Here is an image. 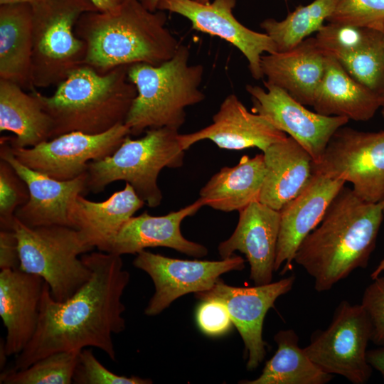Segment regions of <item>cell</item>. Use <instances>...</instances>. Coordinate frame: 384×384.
<instances>
[{"label": "cell", "mask_w": 384, "mask_h": 384, "mask_svg": "<svg viewBox=\"0 0 384 384\" xmlns=\"http://www.w3.org/2000/svg\"><path fill=\"white\" fill-rule=\"evenodd\" d=\"M90 279L71 297L58 302L45 282L36 332L16 356V370L56 352L94 347L116 361L112 336L125 329L122 298L130 279L120 255L94 252L81 255Z\"/></svg>", "instance_id": "cell-1"}, {"label": "cell", "mask_w": 384, "mask_h": 384, "mask_svg": "<svg viewBox=\"0 0 384 384\" xmlns=\"http://www.w3.org/2000/svg\"><path fill=\"white\" fill-rule=\"evenodd\" d=\"M383 207L384 201H364L345 186L334 198L294 259L314 278L317 292L329 291L355 270L367 267L383 220Z\"/></svg>", "instance_id": "cell-2"}, {"label": "cell", "mask_w": 384, "mask_h": 384, "mask_svg": "<svg viewBox=\"0 0 384 384\" xmlns=\"http://www.w3.org/2000/svg\"><path fill=\"white\" fill-rule=\"evenodd\" d=\"M166 20L164 11H151L138 0H127L111 12H85L75 30L86 43L84 65L105 73L121 65H158L170 60L180 43Z\"/></svg>", "instance_id": "cell-3"}, {"label": "cell", "mask_w": 384, "mask_h": 384, "mask_svg": "<svg viewBox=\"0 0 384 384\" xmlns=\"http://www.w3.org/2000/svg\"><path fill=\"white\" fill-rule=\"evenodd\" d=\"M128 66L100 73L83 65L58 85L50 96L32 90L53 121L50 139L71 132L100 134L124 124L137 95L128 79Z\"/></svg>", "instance_id": "cell-4"}, {"label": "cell", "mask_w": 384, "mask_h": 384, "mask_svg": "<svg viewBox=\"0 0 384 384\" xmlns=\"http://www.w3.org/2000/svg\"><path fill=\"white\" fill-rule=\"evenodd\" d=\"M189 56L188 48L180 44L175 55L160 65L128 66V79L137 91L124 122L131 135L161 127L178 130L186 121V108L204 100L199 88L204 68L190 65Z\"/></svg>", "instance_id": "cell-5"}, {"label": "cell", "mask_w": 384, "mask_h": 384, "mask_svg": "<svg viewBox=\"0 0 384 384\" xmlns=\"http://www.w3.org/2000/svg\"><path fill=\"white\" fill-rule=\"evenodd\" d=\"M178 130L168 127L149 129L137 139L127 137L110 156L89 162L87 192H102L110 183L124 181L151 208L160 205L163 195L157 179L165 167L176 169L183 164L184 150Z\"/></svg>", "instance_id": "cell-6"}, {"label": "cell", "mask_w": 384, "mask_h": 384, "mask_svg": "<svg viewBox=\"0 0 384 384\" xmlns=\"http://www.w3.org/2000/svg\"><path fill=\"white\" fill-rule=\"evenodd\" d=\"M34 87L58 85L84 65L86 43L75 26L87 11H98L89 0H36L32 4Z\"/></svg>", "instance_id": "cell-7"}, {"label": "cell", "mask_w": 384, "mask_h": 384, "mask_svg": "<svg viewBox=\"0 0 384 384\" xmlns=\"http://www.w3.org/2000/svg\"><path fill=\"white\" fill-rule=\"evenodd\" d=\"M13 230L18 244L19 269L43 279L55 300L69 299L90 279L91 270L78 257L94 247L76 229L59 225L30 228L15 218Z\"/></svg>", "instance_id": "cell-8"}, {"label": "cell", "mask_w": 384, "mask_h": 384, "mask_svg": "<svg viewBox=\"0 0 384 384\" xmlns=\"http://www.w3.org/2000/svg\"><path fill=\"white\" fill-rule=\"evenodd\" d=\"M371 336V323L361 304L343 300L329 326L315 331L303 349L326 373L343 376L353 384H365L373 372L367 360Z\"/></svg>", "instance_id": "cell-9"}, {"label": "cell", "mask_w": 384, "mask_h": 384, "mask_svg": "<svg viewBox=\"0 0 384 384\" xmlns=\"http://www.w3.org/2000/svg\"><path fill=\"white\" fill-rule=\"evenodd\" d=\"M314 172L352 184L364 201H384V130L362 132L343 126L332 136Z\"/></svg>", "instance_id": "cell-10"}, {"label": "cell", "mask_w": 384, "mask_h": 384, "mask_svg": "<svg viewBox=\"0 0 384 384\" xmlns=\"http://www.w3.org/2000/svg\"><path fill=\"white\" fill-rule=\"evenodd\" d=\"M129 135V128L119 124L100 134L65 133L32 147L9 145L23 165L51 178L68 181L85 173L89 162L112 155Z\"/></svg>", "instance_id": "cell-11"}, {"label": "cell", "mask_w": 384, "mask_h": 384, "mask_svg": "<svg viewBox=\"0 0 384 384\" xmlns=\"http://www.w3.org/2000/svg\"><path fill=\"white\" fill-rule=\"evenodd\" d=\"M133 265L152 279L155 292L144 314L156 316L178 297L210 289L224 273L245 268V260L233 255L218 261L188 260L165 257L145 250L139 252Z\"/></svg>", "instance_id": "cell-12"}, {"label": "cell", "mask_w": 384, "mask_h": 384, "mask_svg": "<svg viewBox=\"0 0 384 384\" xmlns=\"http://www.w3.org/2000/svg\"><path fill=\"white\" fill-rule=\"evenodd\" d=\"M264 85L266 89L245 87L251 97L252 112L288 134L309 152L314 164L318 163L334 134L349 119L310 111L279 87L266 81Z\"/></svg>", "instance_id": "cell-13"}, {"label": "cell", "mask_w": 384, "mask_h": 384, "mask_svg": "<svg viewBox=\"0 0 384 384\" xmlns=\"http://www.w3.org/2000/svg\"><path fill=\"white\" fill-rule=\"evenodd\" d=\"M295 279L292 274L267 284L238 287L219 279L210 289L194 293L201 301L216 299L225 304L245 344L248 370L256 369L266 355L262 326L267 312L277 299L292 289Z\"/></svg>", "instance_id": "cell-14"}, {"label": "cell", "mask_w": 384, "mask_h": 384, "mask_svg": "<svg viewBox=\"0 0 384 384\" xmlns=\"http://www.w3.org/2000/svg\"><path fill=\"white\" fill-rule=\"evenodd\" d=\"M236 0H214L200 3L195 0H160L157 10L169 11L188 18L193 30L218 36L238 48L245 55L252 78L264 77L262 55L277 52L266 33L252 31L240 23L233 14Z\"/></svg>", "instance_id": "cell-15"}, {"label": "cell", "mask_w": 384, "mask_h": 384, "mask_svg": "<svg viewBox=\"0 0 384 384\" xmlns=\"http://www.w3.org/2000/svg\"><path fill=\"white\" fill-rule=\"evenodd\" d=\"M0 159L8 161L26 182L29 199L15 212V218L30 227L59 225L72 227L70 211L78 196L87 192V173L60 181L33 170L14 156L4 137H1Z\"/></svg>", "instance_id": "cell-16"}, {"label": "cell", "mask_w": 384, "mask_h": 384, "mask_svg": "<svg viewBox=\"0 0 384 384\" xmlns=\"http://www.w3.org/2000/svg\"><path fill=\"white\" fill-rule=\"evenodd\" d=\"M280 213L255 201L239 211L237 226L231 236L218 247L221 259L243 253L250 266V279L255 285L272 281Z\"/></svg>", "instance_id": "cell-17"}, {"label": "cell", "mask_w": 384, "mask_h": 384, "mask_svg": "<svg viewBox=\"0 0 384 384\" xmlns=\"http://www.w3.org/2000/svg\"><path fill=\"white\" fill-rule=\"evenodd\" d=\"M345 183L342 179L314 173L306 188L281 208L274 271L282 265L280 274L291 270L299 246L321 221Z\"/></svg>", "instance_id": "cell-18"}, {"label": "cell", "mask_w": 384, "mask_h": 384, "mask_svg": "<svg viewBox=\"0 0 384 384\" xmlns=\"http://www.w3.org/2000/svg\"><path fill=\"white\" fill-rule=\"evenodd\" d=\"M287 137L261 115L249 112L238 97L228 95L213 122L193 133L178 134L179 144L184 151L195 143L208 139L219 148L241 150L256 147L264 152L271 144Z\"/></svg>", "instance_id": "cell-19"}, {"label": "cell", "mask_w": 384, "mask_h": 384, "mask_svg": "<svg viewBox=\"0 0 384 384\" xmlns=\"http://www.w3.org/2000/svg\"><path fill=\"white\" fill-rule=\"evenodd\" d=\"M44 282L20 269L1 270L0 316L6 329L8 356L20 353L36 332Z\"/></svg>", "instance_id": "cell-20"}, {"label": "cell", "mask_w": 384, "mask_h": 384, "mask_svg": "<svg viewBox=\"0 0 384 384\" xmlns=\"http://www.w3.org/2000/svg\"><path fill=\"white\" fill-rule=\"evenodd\" d=\"M198 198L194 203L165 215L153 216L146 211L132 217L116 236L110 253L122 256L137 254L148 247H166L195 257H203L208 249L185 238L181 231L184 218L193 215L203 206Z\"/></svg>", "instance_id": "cell-21"}, {"label": "cell", "mask_w": 384, "mask_h": 384, "mask_svg": "<svg viewBox=\"0 0 384 384\" xmlns=\"http://www.w3.org/2000/svg\"><path fill=\"white\" fill-rule=\"evenodd\" d=\"M326 57L315 37H308L289 50L262 55L261 68L266 82L284 90L301 104L312 106Z\"/></svg>", "instance_id": "cell-22"}, {"label": "cell", "mask_w": 384, "mask_h": 384, "mask_svg": "<svg viewBox=\"0 0 384 384\" xmlns=\"http://www.w3.org/2000/svg\"><path fill=\"white\" fill-rule=\"evenodd\" d=\"M145 203L132 186L114 192L101 202L79 195L72 204L70 219L82 239L99 251L110 252L114 240L122 226Z\"/></svg>", "instance_id": "cell-23"}, {"label": "cell", "mask_w": 384, "mask_h": 384, "mask_svg": "<svg viewBox=\"0 0 384 384\" xmlns=\"http://www.w3.org/2000/svg\"><path fill=\"white\" fill-rule=\"evenodd\" d=\"M265 176L259 201L280 210L309 185L314 176V161L291 137L271 144L263 152Z\"/></svg>", "instance_id": "cell-24"}, {"label": "cell", "mask_w": 384, "mask_h": 384, "mask_svg": "<svg viewBox=\"0 0 384 384\" xmlns=\"http://www.w3.org/2000/svg\"><path fill=\"white\" fill-rule=\"evenodd\" d=\"M312 107L323 115L365 122L380 109V100L378 93L356 80L336 58L327 55Z\"/></svg>", "instance_id": "cell-25"}, {"label": "cell", "mask_w": 384, "mask_h": 384, "mask_svg": "<svg viewBox=\"0 0 384 384\" xmlns=\"http://www.w3.org/2000/svg\"><path fill=\"white\" fill-rule=\"evenodd\" d=\"M32 19L30 4L0 5V79L31 91Z\"/></svg>", "instance_id": "cell-26"}, {"label": "cell", "mask_w": 384, "mask_h": 384, "mask_svg": "<svg viewBox=\"0 0 384 384\" xmlns=\"http://www.w3.org/2000/svg\"><path fill=\"white\" fill-rule=\"evenodd\" d=\"M14 147H32L51 138L53 121L33 90L26 93L16 83L0 79V132Z\"/></svg>", "instance_id": "cell-27"}, {"label": "cell", "mask_w": 384, "mask_h": 384, "mask_svg": "<svg viewBox=\"0 0 384 384\" xmlns=\"http://www.w3.org/2000/svg\"><path fill=\"white\" fill-rule=\"evenodd\" d=\"M265 176L263 154L242 156L239 163L225 166L201 188L199 198L204 206L223 212L240 211L259 201Z\"/></svg>", "instance_id": "cell-28"}, {"label": "cell", "mask_w": 384, "mask_h": 384, "mask_svg": "<svg viewBox=\"0 0 384 384\" xmlns=\"http://www.w3.org/2000/svg\"><path fill=\"white\" fill-rule=\"evenodd\" d=\"M277 349L268 360L260 375L242 384H326L333 375L321 370L299 346L293 329L281 330L274 337Z\"/></svg>", "instance_id": "cell-29"}, {"label": "cell", "mask_w": 384, "mask_h": 384, "mask_svg": "<svg viewBox=\"0 0 384 384\" xmlns=\"http://www.w3.org/2000/svg\"><path fill=\"white\" fill-rule=\"evenodd\" d=\"M339 0H314L299 5L282 20L267 18L260 27L274 41L277 52L289 50L319 31L332 14Z\"/></svg>", "instance_id": "cell-30"}, {"label": "cell", "mask_w": 384, "mask_h": 384, "mask_svg": "<svg viewBox=\"0 0 384 384\" xmlns=\"http://www.w3.org/2000/svg\"><path fill=\"white\" fill-rule=\"evenodd\" d=\"M80 351H60L50 354L29 366L4 370L1 384H71Z\"/></svg>", "instance_id": "cell-31"}, {"label": "cell", "mask_w": 384, "mask_h": 384, "mask_svg": "<svg viewBox=\"0 0 384 384\" xmlns=\"http://www.w3.org/2000/svg\"><path fill=\"white\" fill-rule=\"evenodd\" d=\"M336 59L353 78L371 90L379 95L384 90V44L380 31L374 29L363 47Z\"/></svg>", "instance_id": "cell-32"}, {"label": "cell", "mask_w": 384, "mask_h": 384, "mask_svg": "<svg viewBox=\"0 0 384 384\" xmlns=\"http://www.w3.org/2000/svg\"><path fill=\"white\" fill-rule=\"evenodd\" d=\"M374 28L328 23L316 32V40L328 55L338 58L363 47Z\"/></svg>", "instance_id": "cell-33"}, {"label": "cell", "mask_w": 384, "mask_h": 384, "mask_svg": "<svg viewBox=\"0 0 384 384\" xmlns=\"http://www.w3.org/2000/svg\"><path fill=\"white\" fill-rule=\"evenodd\" d=\"M28 199L26 182L8 161L0 159V230H13L16 209Z\"/></svg>", "instance_id": "cell-34"}, {"label": "cell", "mask_w": 384, "mask_h": 384, "mask_svg": "<svg viewBox=\"0 0 384 384\" xmlns=\"http://www.w3.org/2000/svg\"><path fill=\"white\" fill-rule=\"evenodd\" d=\"M326 21L378 30L384 21V0H339Z\"/></svg>", "instance_id": "cell-35"}, {"label": "cell", "mask_w": 384, "mask_h": 384, "mask_svg": "<svg viewBox=\"0 0 384 384\" xmlns=\"http://www.w3.org/2000/svg\"><path fill=\"white\" fill-rule=\"evenodd\" d=\"M76 384H151L152 380L132 375H117L105 368L95 356L91 348L80 351L73 376Z\"/></svg>", "instance_id": "cell-36"}, {"label": "cell", "mask_w": 384, "mask_h": 384, "mask_svg": "<svg viewBox=\"0 0 384 384\" xmlns=\"http://www.w3.org/2000/svg\"><path fill=\"white\" fill-rule=\"evenodd\" d=\"M372 280L363 292L361 305L371 323V341L384 346V277Z\"/></svg>", "instance_id": "cell-37"}, {"label": "cell", "mask_w": 384, "mask_h": 384, "mask_svg": "<svg viewBox=\"0 0 384 384\" xmlns=\"http://www.w3.org/2000/svg\"><path fill=\"white\" fill-rule=\"evenodd\" d=\"M196 321L201 330L209 336L225 334L233 324L225 304L216 299L203 301L196 312Z\"/></svg>", "instance_id": "cell-38"}, {"label": "cell", "mask_w": 384, "mask_h": 384, "mask_svg": "<svg viewBox=\"0 0 384 384\" xmlns=\"http://www.w3.org/2000/svg\"><path fill=\"white\" fill-rule=\"evenodd\" d=\"M18 240L14 230H0V269H19Z\"/></svg>", "instance_id": "cell-39"}, {"label": "cell", "mask_w": 384, "mask_h": 384, "mask_svg": "<svg viewBox=\"0 0 384 384\" xmlns=\"http://www.w3.org/2000/svg\"><path fill=\"white\" fill-rule=\"evenodd\" d=\"M367 360L373 369L380 373L384 381V346L368 351Z\"/></svg>", "instance_id": "cell-40"}, {"label": "cell", "mask_w": 384, "mask_h": 384, "mask_svg": "<svg viewBox=\"0 0 384 384\" xmlns=\"http://www.w3.org/2000/svg\"><path fill=\"white\" fill-rule=\"evenodd\" d=\"M98 11L106 13L117 10L127 0H89Z\"/></svg>", "instance_id": "cell-41"}, {"label": "cell", "mask_w": 384, "mask_h": 384, "mask_svg": "<svg viewBox=\"0 0 384 384\" xmlns=\"http://www.w3.org/2000/svg\"><path fill=\"white\" fill-rule=\"evenodd\" d=\"M146 9L151 11H157L160 0H138Z\"/></svg>", "instance_id": "cell-42"}, {"label": "cell", "mask_w": 384, "mask_h": 384, "mask_svg": "<svg viewBox=\"0 0 384 384\" xmlns=\"http://www.w3.org/2000/svg\"><path fill=\"white\" fill-rule=\"evenodd\" d=\"M383 212H384V207H383ZM384 272V257L380 260L378 266L375 267V269L371 272L370 274V278L371 279H374L376 277L380 276V274Z\"/></svg>", "instance_id": "cell-43"}, {"label": "cell", "mask_w": 384, "mask_h": 384, "mask_svg": "<svg viewBox=\"0 0 384 384\" xmlns=\"http://www.w3.org/2000/svg\"><path fill=\"white\" fill-rule=\"evenodd\" d=\"M7 356L5 351L4 340H3L0 342V367L1 370L5 366Z\"/></svg>", "instance_id": "cell-44"}, {"label": "cell", "mask_w": 384, "mask_h": 384, "mask_svg": "<svg viewBox=\"0 0 384 384\" xmlns=\"http://www.w3.org/2000/svg\"><path fill=\"white\" fill-rule=\"evenodd\" d=\"M36 0H0V5L26 3L32 4Z\"/></svg>", "instance_id": "cell-45"}, {"label": "cell", "mask_w": 384, "mask_h": 384, "mask_svg": "<svg viewBox=\"0 0 384 384\" xmlns=\"http://www.w3.org/2000/svg\"><path fill=\"white\" fill-rule=\"evenodd\" d=\"M380 100V109L383 116L384 117V90L379 94Z\"/></svg>", "instance_id": "cell-46"}, {"label": "cell", "mask_w": 384, "mask_h": 384, "mask_svg": "<svg viewBox=\"0 0 384 384\" xmlns=\"http://www.w3.org/2000/svg\"><path fill=\"white\" fill-rule=\"evenodd\" d=\"M378 30L380 31V32H381V33H382L383 40V44H384V21H383V23L380 25V26L379 27V28H378Z\"/></svg>", "instance_id": "cell-47"}, {"label": "cell", "mask_w": 384, "mask_h": 384, "mask_svg": "<svg viewBox=\"0 0 384 384\" xmlns=\"http://www.w3.org/2000/svg\"><path fill=\"white\" fill-rule=\"evenodd\" d=\"M195 1L200 3H208V2H210V0H195Z\"/></svg>", "instance_id": "cell-48"}, {"label": "cell", "mask_w": 384, "mask_h": 384, "mask_svg": "<svg viewBox=\"0 0 384 384\" xmlns=\"http://www.w3.org/2000/svg\"><path fill=\"white\" fill-rule=\"evenodd\" d=\"M285 1H287V0H285Z\"/></svg>", "instance_id": "cell-49"}]
</instances>
